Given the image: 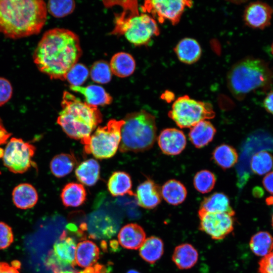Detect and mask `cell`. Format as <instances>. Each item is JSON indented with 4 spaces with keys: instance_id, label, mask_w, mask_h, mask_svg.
Segmentation results:
<instances>
[{
    "instance_id": "7c38bea8",
    "label": "cell",
    "mask_w": 273,
    "mask_h": 273,
    "mask_svg": "<svg viewBox=\"0 0 273 273\" xmlns=\"http://www.w3.org/2000/svg\"><path fill=\"white\" fill-rule=\"evenodd\" d=\"M199 229L212 239L225 238L234 230L233 216L225 213H206L198 211Z\"/></svg>"
},
{
    "instance_id": "b9f144b4",
    "label": "cell",
    "mask_w": 273,
    "mask_h": 273,
    "mask_svg": "<svg viewBox=\"0 0 273 273\" xmlns=\"http://www.w3.org/2000/svg\"><path fill=\"white\" fill-rule=\"evenodd\" d=\"M20 263L18 261H13L11 265L5 262H0V273H20Z\"/></svg>"
},
{
    "instance_id": "8d00e7d4",
    "label": "cell",
    "mask_w": 273,
    "mask_h": 273,
    "mask_svg": "<svg viewBox=\"0 0 273 273\" xmlns=\"http://www.w3.org/2000/svg\"><path fill=\"white\" fill-rule=\"evenodd\" d=\"M75 7V2L71 0H51L47 4V11L56 18H62L72 13Z\"/></svg>"
},
{
    "instance_id": "2e32d148",
    "label": "cell",
    "mask_w": 273,
    "mask_h": 273,
    "mask_svg": "<svg viewBox=\"0 0 273 273\" xmlns=\"http://www.w3.org/2000/svg\"><path fill=\"white\" fill-rule=\"evenodd\" d=\"M120 245L131 250L139 249L146 240V233L140 225L131 223L123 226L118 234Z\"/></svg>"
},
{
    "instance_id": "30bf717a",
    "label": "cell",
    "mask_w": 273,
    "mask_h": 273,
    "mask_svg": "<svg viewBox=\"0 0 273 273\" xmlns=\"http://www.w3.org/2000/svg\"><path fill=\"white\" fill-rule=\"evenodd\" d=\"M192 2L184 0L146 1L142 7L143 13H150L160 23L168 21L176 24L187 8L191 7Z\"/></svg>"
},
{
    "instance_id": "8fae6325",
    "label": "cell",
    "mask_w": 273,
    "mask_h": 273,
    "mask_svg": "<svg viewBox=\"0 0 273 273\" xmlns=\"http://www.w3.org/2000/svg\"><path fill=\"white\" fill-rule=\"evenodd\" d=\"M76 245L74 240L64 231L54 245L48 256L46 264L54 273H59L69 266L76 264Z\"/></svg>"
},
{
    "instance_id": "5b68a950",
    "label": "cell",
    "mask_w": 273,
    "mask_h": 273,
    "mask_svg": "<svg viewBox=\"0 0 273 273\" xmlns=\"http://www.w3.org/2000/svg\"><path fill=\"white\" fill-rule=\"evenodd\" d=\"M121 141V152H140L150 149L156 139L155 117L142 110L127 114L123 119Z\"/></svg>"
},
{
    "instance_id": "d6986e66",
    "label": "cell",
    "mask_w": 273,
    "mask_h": 273,
    "mask_svg": "<svg viewBox=\"0 0 273 273\" xmlns=\"http://www.w3.org/2000/svg\"><path fill=\"white\" fill-rule=\"evenodd\" d=\"M216 132L215 128L210 122L203 120L191 127L189 140L195 147L201 148L212 141Z\"/></svg>"
},
{
    "instance_id": "4316f807",
    "label": "cell",
    "mask_w": 273,
    "mask_h": 273,
    "mask_svg": "<svg viewBox=\"0 0 273 273\" xmlns=\"http://www.w3.org/2000/svg\"><path fill=\"white\" fill-rule=\"evenodd\" d=\"M86 192L81 184L70 183L62 189L61 198L65 207H78L83 204L86 199Z\"/></svg>"
},
{
    "instance_id": "9a60e30c",
    "label": "cell",
    "mask_w": 273,
    "mask_h": 273,
    "mask_svg": "<svg viewBox=\"0 0 273 273\" xmlns=\"http://www.w3.org/2000/svg\"><path fill=\"white\" fill-rule=\"evenodd\" d=\"M135 196L139 206L153 209L161 202V189L153 180L147 178L138 186Z\"/></svg>"
},
{
    "instance_id": "ee69618b",
    "label": "cell",
    "mask_w": 273,
    "mask_h": 273,
    "mask_svg": "<svg viewBox=\"0 0 273 273\" xmlns=\"http://www.w3.org/2000/svg\"><path fill=\"white\" fill-rule=\"evenodd\" d=\"M262 183L264 188L273 195V171L268 173L264 177Z\"/></svg>"
},
{
    "instance_id": "7402d4cb",
    "label": "cell",
    "mask_w": 273,
    "mask_h": 273,
    "mask_svg": "<svg viewBox=\"0 0 273 273\" xmlns=\"http://www.w3.org/2000/svg\"><path fill=\"white\" fill-rule=\"evenodd\" d=\"M174 52L183 63L191 64L200 58L202 50L199 43L192 38H184L180 40L174 48Z\"/></svg>"
},
{
    "instance_id": "d4e9b609",
    "label": "cell",
    "mask_w": 273,
    "mask_h": 273,
    "mask_svg": "<svg viewBox=\"0 0 273 273\" xmlns=\"http://www.w3.org/2000/svg\"><path fill=\"white\" fill-rule=\"evenodd\" d=\"M100 166L94 159L86 160L80 163L75 169L77 180L87 186H93L100 177Z\"/></svg>"
},
{
    "instance_id": "60d3db41",
    "label": "cell",
    "mask_w": 273,
    "mask_h": 273,
    "mask_svg": "<svg viewBox=\"0 0 273 273\" xmlns=\"http://www.w3.org/2000/svg\"><path fill=\"white\" fill-rule=\"evenodd\" d=\"M259 273H273V251L259 262Z\"/></svg>"
},
{
    "instance_id": "8992f818",
    "label": "cell",
    "mask_w": 273,
    "mask_h": 273,
    "mask_svg": "<svg viewBox=\"0 0 273 273\" xmlns=\"http://www.w3.org/2000/svg\"><path fill=\"white\" fill-rule=\"evenodd\" d=\"M115 31L122 32L127 40L135 46L147 44L159 33L154 18L146 13L139 14L137 8L132 11L129 16L117 19Z\"/></svg>"
},
{
    "instance_id": "ab89813d",
    "label": "cell",
    "mask_w": 273,
    "mask_h": 273,
    "mask_svg": "<svg viewBox=\"0 0 273 273\" xmlns=\"http://www.w3.org/2000/svg\"><path fill=\"white\" fill-rule=\"evenodd\" d=\"M13 87L6 78L0 77V106L7 103L12 98Z\"/></svg>"
},
{
    "instance_id": "6da1fadb",
    "label": "cell",
    "mask_w": 273,
    "mask_h": 273,
    "mask_svg": "<svg viewBox=\"0 0 273 273\" xmlns=\"http://www.w3.org/2000/svg\"><path fill=\"white\" fill-rule=\"evenodd\" d=\"M81 55L78 36L69 29L55 28L43 33L32 58L41 72L52 79L64 80Z\"/></svg>"
},
{
    "instance_id": "4fadbf2b",
    "label": "cell",
    "mask_w": 273,
    "mask_h": 273,
    "mask_svg": "<svg viewBox=\"0 0 273 273\" xmlns=\"http://www.w3.org/2000/svg\"><path fill=\"white\" fill-rule=\"evenodd\" d=\"M273 10L267 4L256 1L246 8L243 15L246 25L254 29H263L270 24Z\"/></svg>"
},
{
    "instance_id": "c3c4849f",
    "label": "cell",
    "mask_w": 273,
    "mask_h": 273,
    "mask_svg": "<svg viewBox=\"0 0 273 273\" xmlns=\"http://www.w3.org/2000/svg\"><path fill=\"white\" fill-rule=\"evenodd\" d=\"M270 50H271V54H272V56H273V42H272V44H271V49H270Z\"/></svg>"
},
{
    "instance_id": "cb8c5ba5",
    "label": "cell",
    "mask_w": 273,
    "mask_h": 273,
    "mask_svg": "<svg viewBox=\"0 0 273 273\" xmlns=\"http://www.w3.org/2000/svg\"><path fill=\"white\" fill-rule=\"evenodd\" d=\"M109 65L112 74L121 78L131 75L135 68V62L133 57L122 52L114 54Z\"/></svg>"
},
{
    "instance_id": "836d02e7",
    "label": "cell",
    "mask_w": 273,
    "mask_h": 273,
    "mask_svg": "<svg viewBox=\"0 0 273 273\" xmlns=\"http://www.w3.org/2000/svg\"><path fill=\"white\" fill-rule=\"evenodd\" d=\"M90 225L94 233L90 236L92 238L98 237L109 238L113 236L116 232V226H114L109 217L105 216H99L92 220Z\"/></svg>"
},
{
    "instance_id": "7dc6e473",
    "label": "cell",
    "mask_w": 273,
    "mask_h": 273,
    "mask_svg": "<svg viewBox=\"0 0 273 273\" xmlns=\"http://www.w3.org/2000/svg\"><path fill=\"white\" fill-rule=\"evenodd\" d=\"M59 273H76V272H73L72 271H69V270H64V271H61ZM78 273V272H77Z\"/></svg>"
},
{
    "instance_id": "7bdbcfd3",
    "label": "cell",
    "mask_w": 273,
    "mask_h": 273,
    "mask_svg": "<svg viewBox=\"0 0 273 273\" xmlns=\"http://www.w3.org/2000/svg\"><path fill=\"white\" fill-rule=\"evenodd\" d=\"M263 107L267 112L273 115V90L270 91L264 98Z\"/></svg>"
},
{
    "instance_id": "3957f363",
    "label": "cell",
    "mask_w": 273,
    "mask_h": 273,
    "mask_svg": "<svg viewBox=\"0 0 273 273\" xmlns=\"http://www.w3.org/2000/svg\"><path fill=\"white\" fill-rule=\"evenodd\" d=\"M62 110L57 122L70 138L86 145L93 131L102 121L98 107L82 102L74 95L64 91L61 103Z\"/></svg>"
},
{
    "instance_id": "681fc988",
    "label": "cell",
    "mask_w": 273,
    "mask_h": 273,
    "mask_svg": "<svg viewBox=\"0 0 273 273\" xmlns=\"http://www.w3.org/2000/svg\"><path fill=\"white\" fill-rule=\"evenodd\" d=\"M272 225L273 226V215H272Z\"/></svg>"
},
{
    "instance_id": "f6af8a7d",
    "label": "cell",
    "mask_w": 273,
    "mask_h": 273,
    "mask_svg": "<svg viewBox=\"0 0 273 273\" xmlns=\"http://www.w3.org/2000/svg\"><path fill=\"white\" fill-rule=\"evenodd\" d=\"M11 134L5 128L0 117V146L6 144Z\"/></svg>"
},
{
    "instance_id": "e575fe53",
    "label": "cell",
    "mask_w": 273,
    "mask_h": 273,
    "mask_svg": "<svg viewBox=\"0 0 273 273\" xmlns=\"http://www.w3.org/2000/svg\"><path fill=\"white\" fill-rule=\"evenodd\" d=\"M215 183V175L208 170H202L197 172L193 180L195 189L202 194L210 192L214 188Z\"/></svg>"
},
{
    "instance_id": "1f68e13d",
    "label": "cell",
    "mask_w": 273,
    "mask_h": 273,
    "mask_svg": "<svg viewBox=\"0 0 273 273\" xmlns=\"http://www.w3.org/2000/svg\"><path fill=\"white\" fill-rule=\"evenodd\" d=\"M249 245L255 255L264 257L272 251L273 238L269 233L260 231L251 237Z\"/></svg>"
},
{
    "instance_id": "4dcf8cb0",
    "label": "cell",
    "mask_w": 273,
    "mask_h": 273,
    "mask_svg": "<svg viewBox=\"0 0 273 273\" xmlns=\"http://www.w3.org/2000/svg\"><path fill=\"white\" fill-rule=\"evenodd\" d=\"M212 158L218 166L226 169L232 167L237 162L238 154L233 147L223 144L214 149Z\"/></svg>"
},
{
    "instance_id": "f546056e",
    "label": "cell",
    "mask_w": 273,
    "mask_h": 273,
    "mask_svg": "<svg viewBox=\"0 0 273 273\" xmlns=\"http://www.w3.org/2000/svg\"><path fill=\"white\" fill-rule=\"evenodd\" d=\"M76 164V159L73 154L61 153L54 156L50 164L52 174L61 178L69 174Z\"/></svg>"
},
{
    "instance_id": "603a6c76",
    "label": "cell",
    "mask_w": 273,
    "mask_h": 273,
    "mask_svg": "<svg viewBox=\"0 0 273 273\" xmlns=\"http://www.w3.org/2000/svg\"><path fill=\"white\" fill-rule=\"evenodd\" d=\"M100 250L92 241L80 242L76 246L75 252L76 263L81 267L92 266L99 258Z\"/></svg>"
},
{
    "instance_id": "e0dca14e",
    "label": "cell",
    "mask_w": 273,
    "mask_h": 273,
    "mask_svg": "<svg viewBox=\"0 0 273 273\" xmlns=\"http://www.w3.org/2000/svg\"><path fill=\"white\" fill-rule=\"evenodd\" d=\"M70 89L79 93L85 98L87 104L92 106H104L110 105L113 101L112 97L101 86L89 85L86 86L70 85Z\"/></svg>"
},
{
    "instance_id": "5bb4252c",
    "label": "cell",
    "mask_w": 273,
    "mask_h": 273,
    "mask_svg": "<svg viewBox=\"0 0 273 273\" xmlns=\"http://www.w3.org/2000/svg\"><path fill=\"white\" fill-rule=\"evenodd\" d=\"M157 141L161 151L168 155L179 154L185 149L187 144L184 133L175 128H167L162 130Z\"/></svg>"
},
{
    "instance_id": "44dd1931",
    "label": "cell",
    "mask_w": 273,
    "mask_h": 273,
    "mask_svg": "<svg viewBox=\"0 0 273 273\" xmlns=\"http://www.w3.org/2000/svg\"><path fill=\"white\" fill-rule=\"evenodd\" d=\"M198 252L191 244L183 243L177 246L173 252L172 260L180 269L193 267L198 260Z\"/></svg>"
},
{
    "instance_id": "52a82bcc",
    "label": "cell",
    "mask_w": 273,
    "mask_h": 273,
    "mask_svg": "<svg viewBox=\"0 0 273 273\" xmlns=\"http://www.w3.org/2000/svg\"><path fill=\"white\" fill-rule=\"evenodd\" d=\"M123 124V120L113 119L105 126L98 127L84 146L85 152L100 159L112 157L119 148Z\"/></svg>"
},
{
    "instance_id": "484cf974",
    "label": "cell",
    "mask_w": 273,
    "mask_h": 273,
    "mask_svg": "<svg viewBox=\"0 0 273 273\" xmlns=\"http://www.w3.org/2000/svg\"><path fill=\"white\" fill-rule=\"evenodd\" d=\"M132 181L130 175L124 171L114 172L110 176L107 188L113 196H120L125 194L134 196L132 191Z\"/></svg>"
},
{
    "instance_id": "ba28073f",
    "label": "cell",
    "mask_w": 273,
    "mask_h": 273,
    "mask_svg": "<svg viewBox=\"0 0 273 273\" xmlns=\"http://www.w3.org/2000/svg\"><path fill=\"white\" fill-rule=\"evenodd\" d=\"M169 117L181 128H191L197 123L215 116L212 105L187 95L178 98L168 112Z\"/></svg>"
},
{
    "instance_id": "7a4b0ae2",
    "label": "cell",
    "mask_w": 273,
    "mask_h": 273,
    "mask_svg": "<svg viewBox=\"0 0 273 273\" xmlns=\"http://www.w3.org/2000/svg\"><path fill=\"white\" fill-rule=\"evenodd\" d=\"M42 0H0V33L11 39L38 34L47 19Z\"/></svg>"
},
{
    "instance_id": "74e56055",
    "label": "cell",
    "mask_w": 273,
    "mask_h": 273,
    "mask_svg": "<svg viewBox=\"0 0 273 273\" xmlns=\"http://www.w3.org/2000/svg\"><path fill=\"white\" fill-rule=\"evenodd\" d=\"M89 74L88 68L84 65L77 63L68 72L65 80L70 85L81 86L86 80Z\"/></svg>"
},
{
    "instance_id": "ffe728a7",
    "label": "cell",
    "mask_w": 273,
    "mask_h": 273,
    "mask_svg": "<svg viewBox=\"0 0 273 273\" xmlns=\"http://www.w3.org/2000/svg\"><path fill=\"white\" fill-rule=\"evenodd\" d=\"M38 199L36 190L30 184H19L14 188L12 192L14 204L21 209L33 207L36 204Z\"/></svg>"
},
{
    "instance_id": "ac0fdd59",
    "label": "cell",
    "mask_w": 273,
    "mask_h": 273,
    "mask_svg": "<svg viewBox=\"0 0 273 273\" xmlns=\"http://www.w3.org/2000/svg\"><path fill=\"white\" fill-rule=\"evenodd\" d=\"M199 212L206 213H225L234 216L235 212L230 205L228 197L223 193L216 192L202 201Z\"/></svg>"
},
{
    "instance_id": "d6a6232c",
    "label": "cell",
    "mask_w": 273,
    "mask_h": 273,
    "mask_svg": "<svg viewBox=\"0 0 273 273\" xmlns=\"http://www.w3.org/2000/svg\"><path fill=\"white\" fill-rule=\"evenodd\" d=\"M273 168V156L266 151L255 153L252 157L251 169L256 174L262 175L269 172Z\"/></svg>"
},
{
    "instance_id": "f35d334b",
    "label": "cell",
    "mask_w": 273,
    "mask_h": 273,
    "mask_svg": "<svg viewBox=\"0 0 273 273\" xmlns=\"http://www.w3.org/2000/svg\"><path fill=\"white\" fill-rule=\"evenodd\" d=\"M14 241L11 228L5 222L0 221V249L9 247Z\"/></svg>"
},
{
    "instance_id": "f1b7e54d",
    "label": "cell",
    "mask_w": 273,
    "mask_h": 273,
    "mask_svg": "<svg viewBox=\"0 0 273 273\" xmlns=\"http://www.w3.org/2000/svg\"><path fill=\"white\" fill-rule=\"evenodd\" d=\"M163 252V242L156 236L147 238L139 250L141 258L150 264H154L158 261L162 256Z\"/></svg>"
},
{
    "instance_id": "277c9868",
    "label": "cell",
    "mask_w": 273,
    "mask_h": 273,
    "mask_svg": "<svg viewBox=\"0 0 273 273\" xmlns=\"http://www.w3.org/2000/svg\"><path fill=\"white\" fill-rule=\"evenodd\" d=\"M226 82L234 97L242 100L252 92L269 89L273 83V69L261 59L246 57L232 67Z\"/></svg>"
},
{
    "instance_id": "83f0119b",
    "label": "cell",
    "mask_w": 273,
    "mask_h": 273,
    "mask_svg": "<svg viewBox=\"0 0 273 273\" xmlns=\"http://www.w3.org/2000/svg\"><path fill=\"white\" fill-rule=\"evenodd\" d=\"M161 196L164 200L172 205H178L186 199L187 190L179 181L170 179L165 182L161 189Z\"/></svg>"
},
{
    "instance_id": "bcb514c9",
    "label": "cell",
    "mask_w": 273,
    "mask_h": 273,
    "mask_svg": "<svg viewBox=\"0 0 273 273\" xmlns=\"http://www.w3.org/2000/svg\"><path fill=\"white\" fill-rule=\"evenodd\" d=\"M126 273H140V272L134 269H130L128 270Z\"/></svg>"
},
{
    "instance_id": "d590c367",
    "label": "cell",
    "mask_w": 273,
    "mask_h": 273,
    "mask_svg": "<svg viewBox=\"0 0 273 273\" xmlns=\"http://www.w3.org/2000/svg\"><path fill=\"white\" fill-rule=\"evenodd\" d=\"M112 74L109 64L104 60L95 62L89 71L92 79L100 84H105L110 81Z\"/></svg>"
},
{
    "instance_id": "9c48e42d",
    "label": "cell",
    "mask_w": 273,
    "mask_h": 273,
    "mask_svg": "<svg viewBox=\"0 0 273 273\" xmlns=\"http://www.w3.org/2000/svg\"><path fill=\"white\" fill-rule=\"evenodd\" d=\"M35 150V147L29 143L12 138L4 150V164L13 173H23L35 166L32 158Z\"/></svg>"
}]
</instances>
